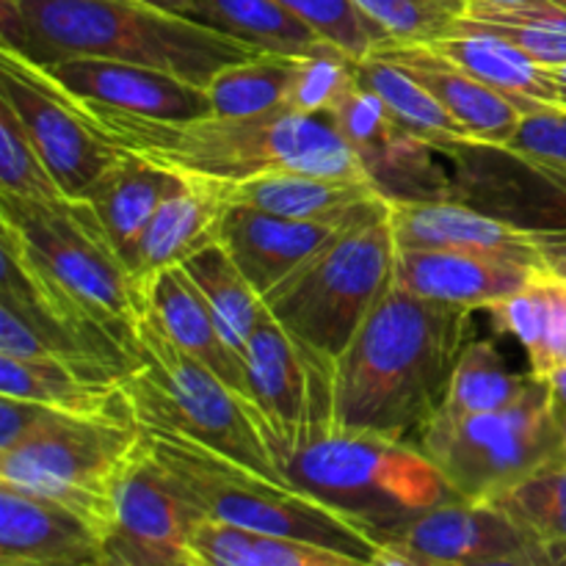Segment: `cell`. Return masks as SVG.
Returning <instances> with one entry per match:
<instances>
[{"mask_svg": "<svg viewBox=\"0 0 566 566\" xmlns=\"http://www.w3.org/2000/svg\"><path fill=\"white\" fill-rule=\"evenodd\" d=\"M0 566H114L103 536L70 509L0 484Z\"/></svg>", "mask_w": 566, "mask_h": 566, "instance_id": "cell-17", "label": "cell"}, {"mask_svg": "<svg viewBox=\"0 0 566 566\" xmlns=\"http://www.w3.org/2000/svg\"><path fill=\"white\" fill-rule=\"evenodd\" d=\"M376 53L396 61L415 81L423 83L440 99L442 108L464 127L470 142L503 147L517 130L523 108L437 53L431 44H387Z\"/></svg>", "mask_w": 566, "mask_h": 566, "instance_id": "cell-23", "label": "cell"}, {"mask_svg": "<svg viewBox=\"0 0 566 566\" xmlns=\"http://www.w3.org/2000/svg\"><path fill=\"white\" fill-rule=\"evenodd\" d=\"M486 313L495 332L525 348L536 376L566 365V280L536 271L523 291L490 304Z\"/></svg>", "mask_w": 566, "mask_h": 566, "instance_id": "cell-28", "label": "cell"}, {"mask_svg": "<svg viewBox=\"0 0 566 566\" xmlns=\"http://www.w3.org/2000/svg\"><path fill=\"white\" fill-rule=\"evenodd\" d=\"M536 265L501 254L457 252V249H398L392 282L423 298L486 310L523 291L534 280Z\"/></svg>", "mask_w": 566, "mask_h": 566, "instance_id": "cell-19", "label": "cell"}, {"mask_svg": "<svg viewBox=\"0 0 566 566\" xmlns=\"http://www.w3.org/2000/svg\"><path fill=\"white\" fill-rule=\"evenodd\" d=\"M188 556L199 566H368L365 558L293 536L258 534L199 520L188 536Z\"/></svg>", "mask_w": 566, "mask_h": 566, "instance_id": "cell-29", "label": "cell"}, {"mask_svg": "<svg viewBox=\"0 0 566 566\" xmlns=\"http://www.w3.org/2000/svg\"><path fill=\"white\" fill-rule=\"evenodd\" d=\"M415 446L462 501L492 503L539 470L566 459L562 423L547 385L503 412L459 415L442 409Z\"/></svg>", "mask_w": 566, "mask_h": 566, "instance_id": "cell-10", "label": "cell"}, {"mask_svg": "<svg viewBox=\"0 0 566 566\" xmlns=\"http://www.w3.org/2000/svg\"><path fill=\"white\" fill-rule=\"evenodd\" d=\"M495 503L539 551L566 556V459L503 492Z\"/></svg>", "mask_w": 566, "mask_h": 566, "instance_id": "cell-36", "label": "cell"}, {"mask_svg": "<svg viewBox=\"0 0 566 566\" xmlns=\"http://www.w3.org/2000/svg\"><path fill=\"white\" fill-rule=\"evenodd\" d=\"M0 235L70 291L136 357L138 310L130 276L83 199L33 202L0 197Z\"/></svg>", "mask_w": 566, "mask_h": 566, "instance_id": "cell-9", "label": "cell"}, {"mask_svg": "<svg viewBox=\"0 0 566 566\" xmlns=\"http://www.w3.org/2000/svg\"><path fill=\"white\" fill-rule=\"evenodd\" d=\"M440 3H446L448 9H453V11H457V14H462L464 6H468V0H440Z\"/></svg>", "mask_w": 566, "mask_h": 566, "instance_id": "cell-50", "label": "cell"}, {"mask_svg": "<svg viewBox=\"0 0 566 566\" xmlns=\"http://www.w3.org/2000/svg\"><path fill=\"white\" fill-rule=\"evenodd\" d=\"M0 99L17 114L64 197L81 199L125 153L88 127L59 83L11 50H0Z\"/></svg>", "mask_w": 566, "mask_h": 566, "instance_id": "cell-11", "label": "cell"}, {"mask_svg": "<svg viewBox=\"0 0 566 566\" xmlns=\"http://www.w3.org/2000/svg\"><path fill=\"white\" fill-rule=\"evenodd\" d=\"M556 566H566V556H564V558H562V562H558Z\"/></svg>", "mask_w": 566, "mask_h": 566, "instance_id": "cell-53", "label": "cell"}, {"mask_svg": "<svg viewBox=\"0 0 566 566\" xmlns=\"http://www.w3.org/2000/svg\"><path fill=\"white\" fill-rule=\"evenodd\" d=\"M252 398L274 459L332 426V363L287 335L274 315H260L247 346Z\"/></svg>", "mask_w": 566, "mask_h": 566, "instance_id": "cell-12", "label": "cell"}, {"mask_svg": "<svg viewBox=\"0 0 566 566\" xmlns=\"http://www.w3.org/2000/svg\"><path fill=\"white\" fill-rule=\"evenodd\" d=\"M282 479L379 545L453 490L415 442L321 429L276 457Z\"/></svg>", "mask_w": 566, "mask_h": 566, "instance_id": "cell-4", "label": "cell"}, {"mask_svg": "<svg viewBox=\"0 0 566 566\" xmlns=\"http://www.w3.org/2000/svg\"><path fill=\"white\" fill-rule=\"evenodd\" d=\"M473 310L392 282L332 365V429L415 442L446 409Z\"/></svg>", "mask_w": 566, "mask_h": 566, "instance_id": "cell-1", "label": "cell"}, {"mask_svg": "<svg viewBox=\"0 0 566 566\" xmlns=\"http://www.w3.org/2000/svg\"><path fill=\"white\" fill-rule=\"evenodd\" d=\"M354 72H357V81L370 88L409 133L429 142L434 149L442 153L451 144L468 142L464 127L442 108L440 99L396 61L370 53L368 59H359L354 64Z\"/></svg>", "mask_w": 566, "mask_h": 566, "instance_id": "cell-31", "label": "cell"}, {"mask_svg": "<svg viewBox=\"0 0 566 566\" xmlns=\"http://www.w3.org/2000/svg\"><path fill=\"white\" fill-rule=\"evenodd\" d=\"M0 396L44 403L81 418L138 426L125 381H97L64 365L0 357Z\"/></svg>", "mask_w": 566, "mask_h": 566, "instance_id": "cell-26", "label": "cell"}, {"mask_svg": "<svg viewBox=\"0 0 566 566\" xmlns=\"http://www.w3.org/2000/svg\"><path fill=\"white\" fill-rule=\"evenodd\" d=\"M142 313L153 315L160 329L177 343L186 354L208 365L216 376L227 381L235 392L254 403L252 381H249L247 363L241 354L230 346V340L221 332L219 318L210 310L208 298L202 296L191 276L177 269H166L149 282L144 293Z\"/></svg>", "mask_w": 566, "mask_h": 566, "instance_id": "cell-24", "label": "cell"}, {"mask_svg": "<svg viewBox=\"0 0 566 566\" xmlns=\"http://www.w3.org/2000/svg\"><path fill=\"white\" fill-rule=\"evenodd\" d=\"M39 70L72 97L111 105L147 119L188 122L213 114L205 86L153 66L105 59H70Z\"/></svg>", "mask_w": 566, "mask_h": 566, "instance_id": "cell-15", "label": "cell"}, {"mask_svg": "<svg viewBox=\"0 0 566 566\" xmlns=\"http://www.w3.org/2000/svg\"><path fill=\"white\" fill-rule=\"evenodd\" d=\"M503 149L531 164L566 169V108L542 103L523 111L517 130L503 144Z\"/></svg>", "mask_w": 566, "mask_h": 566, "instance_id": "cell-41", "label": "cell"}, {"mask_svg": "<svg viewBox=\"0 0 566 566\" xmlns=\"http://www.w3.org/2000/svg\"><path fill=\"white\" fill-rule=\"evenodd\" d=\"M390 44H429L451 33L457 11L440 0H352Z\"/></svg>", "mask_w": 566, "mask_h": 566, "instance_id": "cell-39", "label": "cell"}, {"mask_svg": "<svg viewBox=\"0 0 566 566\" xmlns=\"http://www.w3.org/2000/svg\"><path fill=\"white\" fill-rule=\"evenodd\" d=\"M429 44L503 97L514 99L523 111L542 103L558 105V86L551 66H542L495 33L451 31Z\"/></svg>", "mask_w": 566, "mask_h": 566, "instance_id": "cell-27", "label": "cell"}, {"mask_svg": "<svg viewBox=\"0 0 566 566\" xmlns=\"http://www.w3.org/2000/svg\"><path fill=\"white\" fill-rule=\"evenodd\" d=\"M227 202L247 205L285 219L354 227L390 216V202L368 177L265 175L227 186Z\"/></svg>", "mask_w": 566, "mask_h": 566, "instance_id": "cell-22", "label": "cell"}, {"mask_svg": "<svg viewBox=\"0 0 566 566\" xmlns=\"http://www.w3.org/2000/svg\"><path fill=\"white\" fill-rule=\"evenodd\" d=\"M547 385V396H551V407L553 415H556L558 423H566V365L562 368L551 370L547 376H542Z\"/></svg>", "mask_w": 566, "mask_h": 566, "instance_id": "cell-44", "label": "cell"}, {"mask_svg": "<svg viewBox=\"0 0 566 566\" xmlns=\"http://www.w3.org/2000/svg\"><path fill=\"white\" fill-rule=\"evenodd\" d=\"M142 440L160 473L191 503L199 520L315 542L365 562L374 556L376 542L365 531L296 486L265 479L186 437L142 429Z\"/></svg>", "mask_w": 566, "mask_h": 566, "instance_id": "cell-6", "label": "cell"}, {"mask_svg": "<svg viewBox=\"0 0 566 566\" xmlns=\"http://www.w3.org/2000/svg\"><path fill=\"white\" fill-rule=\"evenodd\" d=\"M539 252L542 271L566 280V224L564 227H542V230H531Z\"/></svg>", "mask_w": 566, "mask_h": 566, "instance_id": "cell-42", "label": "cell"}, {"mask_svg": "<svg viewBox=\"0 0 566 566\" xmlns=\"http://www.w3.org/2000/svg\"><path fill=\"white\" fill-rule=\"evenodd\" d=\"M528 164H531V160H528ZM534 166L566 197V169H558V166H542V164H534Z\"/></svg>", "mask_w": 566, "mask_h": 566, "instance_id": "cell-48", "label": "cell"}, {"mask_svg": "<svg viewBox=\"0 0 566 566\" xmlns=\"http://www.w3.org/2000/svg\"><path fill=\"white\" fill-rule=\"evenodd\" d=\"M354 64H357V59L343 53L335 44L324 48L321 53L307 55V59H298V70L285 108L302 111V114L332 111L337 99L357 83Z\"/></svg>", "mask_w": 566, "mask_h": 566, "instance_id": "cell-40", "label": "cell"}, {"mask_svg": "<svg viewBox=\"0 0 566 566\" xmlns=\"http://www.w3.org/2000/svg\"><path fill=\"white\" fill-rule=\"evenodd\" d=\"M70 99L94 133L125 153L142 155L182 177L235 182L265 175L368 177L332 111L280 108L258 116L147 119L111 105Z\"/></svg>", "mask_w": 566, "mask_h": 566, "instance_id": "cell-2", "label": "cell"}, {"mask_svg": "<svg viewBox=\"0 0 566 566\" xmlns=\"http://www.w3.org/2000/svg\"><path fill=\"white\" fill-rule=\"evenodd\" d=\"M379 545H392L412 556L451 566H473L490 558L539 551L495 503L462 497L418 514Z\"/></svg>", "mask_w": 566, "mask_h": 566, "instance_id": "cell-16", "label": "cell"}, {"mask_svg": "<svg viewBox=\"0 0 566 566\" xmlns=\"http://www.w3.org/2000/svg\"><path fill=\"white\" fill-rule=\"evenodd\" d=\"M545 379L534 370L517 374L492 340H470L453 370L446 409L459 415H486L514 409L534 398Z\"/></svg>", "mask_w": 566, "mask_h": 566, "instance_id": "cell-32", "label": "cell"}, {"mask_svg": "<svg viewBox=\"0 0 566 566\" xmlns=\"http://www.w3.org/2000/svg\"><path fill=\"white\" fill-rule=\"evenodd\" d=\"M193 22L238 39L258 53L285 59H307L329 48L324 36H318L280 0H197Z\"/></svg>", "mask_w": 566, "mask_h": 566, "instance_id": "cell-30", "label": "cell"}, {"mask_svg": "<svg viewBox=\"0 0 566 566\" xmlns=\"http://www.w3.org/2000/svg\"><path fill=\"white\" fill-rule=\"evenodd\" d=\"M562 434H564V451H566V423L562 426Z\"/></svg>", "mask_w": 566, "mask_h": 566, "instance_id": "cell-52", "label": "cell"}, {"mask_svg": "<svg viewBox=\"0 0 566 566\" xmlns=\"http://www.w3.org/2000/svg\"><path fill=\"white\" fill-rule=\"evenodd\" d=\"M451 31L495 33L528 53L542 66L566 64V11L564 9H506L468 0Z\"/></svg>", "mask_w": 566, "mask_h": 566, "instance_id": "cell-35", "label": "cell"}, {"mask_svg": "<svg viewBox=\"0 0 566 566\" xmlns=\"http://www.w3.org/2000/svg\"><path fill=\"white\" fill-rule=\"evenodd\" d=\"M553 77H556V86H558V105L566 108V64L553 66Z\"/></svg>", "mask_w": 566, "mask_h": 566, "instance_id": "cell-49", "label": "cell"}, {"mask_svg": "<svg viewBox=\"0 0 566 566\" xmlns=\"http://www.w3.org/2000/svg\"><path fill=\"white\" fill-rule=\"evenodd\" d=\"M298 59L260 53L221 70L205 86L216 116H258L287 105Z\"/></svg>", "mask_w": 566, "mask_h": 566, "instance_id": "cell-34", "label": "cell"}, {"mask_svg": "<svg viewBox=\"0 0 566 566\" xmlns=\"http://www.w3.org/2000/svg\"><path fill=\"white\" fill-rule=\"evenodd\" d=\"M182 182L186 177L177 171L164 169L142 155L122 153V158L81 197L103 224L125 271L142 232L160 205L180 191Z\"/></svg>", "mask_w": 566, "mask_h": 566, "instance_id": "cell-25", "label": "cell"}, {"mask_svg": "<svg viewBox=\"0 0 566 566\" xmlns=\"http://www.w3.org/2000/svg\"><path fill=\"white\" fill-rule=\"evenodd\" d=\"M346 230L348 227L340 224L285 219L247 205H232L221 219L216 241L224 247L249 285L265 296Z\"/></svg>", "mask_w": 566, "mask_h": 566, "instance_id": "cell-18", "label": "cell"}, {"mask_svg": "<svg viewBox=\"0 0 566 566\" xmlns=\"http://www.w3.org/2000/svg\"><path fill=\"white\" fill-rule=\"evenodd\" d=\"M486 6H506V9H564L566 0H475Z\"/></svg>", "mask_w": 566, "mask_h": 566, "instance_id": "cell-47", "label": "cell"}, {"mask_svg": "<svg viewBox=\"0 0 566 566\" xmlns=\"http://www.w3.org/2000/svg\"><path fill=\"white\" fill-rule=\"evenodd\" d=\"M125 390L142 429L186 437L265 479L285 481L258 407L182 352L147 313L138 315V365Z\"/></svg>", "mask_w": 566, "mask_h": 566, "instance_id": "cell-5", "label": "cell"}, {"mask_svg": "<svg viewBox=\"0 0 566 566\" xmlns=\"http://www.w3.org/2000/svg\"><path fill=\"white\" fill-rule=\"evenodd\" d=\"M182 271L191 276L193 285L208 298L224 337L241 354L243 363H247L249 337H252L260 315L265 313L263 296L249 285L247 276L232 263V258L224 252V247L219 241L208 243L193 258H188L182 263Z\"/></svg>", "mask_w": 566, "mask_h": 566, "instance_id": "cell-33", "label": "cell"}, {"mask_svg": "<svg viewBox=\"0 0 566 566\" xmlns=\"http://www.w3.org/2000/svg\"><path fill=\"white\" fill-rule=\"evenodd\" d=\"M142 3L166 11V14L186 17V20H193L197 14V0H142Z\"/></svg>", "mask_w": 566, "mask_h": 566, "instance_id": "cell-46", "label": "cell"}, {"mask_svg": "<svg viewBox=\"0 0 566 566\" xmlns=\"http://www.w3.org/2000/svg\"><path fill=\"white\" fill-rule=\"evenodd\" d=\"M280 3L307 22L318 36L357 61L390 44L385 31L376 28L352 0H280Z\"/></svg>", "mask_w": 566, "mask_h": 566, "instance_id": "cell-38", "label": "cell"}, {"mask_svg": "<svg viewBox=\"0 0 566 566\" xmlns=\"http://www.w3.org/2000/svg\"><path fill=\"white\" fill-rule=\"evenodd\" d=\"M0 197L33 199V202H59L64 191L44 160L33 149L14 111L0 99Z\"/></svg>", "mask_w": 566, "mask_h": 566, "instance_id": "cell-37", "label": "cell"}, {"mask_svg": "<svg viewBox=\"0 0 566 566\" xmlns=\"http://www.w3.org/2000/svg\"><path fill=\"white\" fill-rule=\"evenodd\" d=\"M558 562L553 556H547L545 551H531L520 553V556H503V558H490V562H479L473 566H556Z\"/></svg>", "mask_w": 566, "mask_h": 566, "instance_id": "cell-45", "label": "cell"}, {"mask_svg": "<svg viewBox=\"0 0 566 566\" xmlns=\"http://www.w3.org/2000/svg\"><path fill=\"white\" fill-rule=\"evenodd\" d=\"M365 175L390 205L451 199V182L437 164L440 149L409 133L363 83H354L332 108Z\"/></svg>", "mask_w": 566, "mask_h": 566, "instance_id": "cell-13", "label": "cell"}, {"mask_svg": "<svg viewBox=\"0 0 566 566\" xmlns=\"http://www.w3.org/2000/svg\"><path fill=\"white\" fill-rule=\"evenodd\" d=\"M138 440L142 426L44 407L25 440L0 451V484L70 509L108 545L116 520V484Z\"/></svg>", "mask_w": 566, "mask_h": 566, "instance_id": "cell-8", "label": "cell"}, {"mask_svg": "<svg viewBox=\"0 0 566 566\" xmlns=\"http://www.w3.org/2000/svg\"><path fill=\"white\" fill-rule=\"evenodd\" d=\"M0 39L3 50L36 66L70 59L125 61L197 86L260 55L202 22L142 0H0Z\"/></svg>", "mask_w": 566, "mask_h": 566, "instance_id": "cell-3", "label": "cell"}, {"mask_svg": "<svg viewBox=\"0 0 566 566\" xmlns=\"http://www.w3.org/2000/svg\"><path fill=\"white\" fill-rule=\"evenodd\" d=\"M390 216L348 227L263 296L276 324L335 365L396 276Z\"/></svg>", "mask_w": 566, "mask_h": 566, "instance_id": "cell-7", "label": "cell"}, {"mask_svg": "<svg viewBox=\"0 0 566 566\" xmlns=\"http://www.w3.org/2000/svg\"><path fill=\"white\" fill-rule=\"evenodd\" d=\"M199 514L169 484L138 440L116 484V520L108 536L114 566H160L188 556Z\"/></svg>", "mask_w": 566, "mask_h": 566, "instance_id": "cell-14", "label": "cell"}, {"mask_svg": "<svg viewBox=\"0 0 566 566\" xmlns=\"http://www.w3.org/2000/svg\"><path fill=\"white\" fill-rule=\"evenodd\" d=\"M368 566H451V564H437L429 558L412 556L407 551H398L392 545H376L374 556L368 558Z\"/></svg>", "mask_w": 566, "mask_h": 566, "instance_id": "cell-43", "label": "cell"}, {"mask_svg": "<svg viewBox=\"0 0 566 566\" xmlns=\"http://www.w3.org/2000/svg\"><path fill=\"white\" fill-rule=\"evenodd\" d=\"M390 224L398 249H457L501 254L542 269L531 230L475 210L453 199L390 205Z\"/></svg>", "mask_w": 566, "mask_h": 566, "instance_id": "cell-21", "label": "cell"}, {"mask_svg": "<svg viewBox=\"0 0 566 566\" xmlns=\"http://www.w3.org/2000/svg\"><path fill=\"white\" fill-rule=\"evenodd\" d=\"M160 566H199L197 562H193L191 556H186V558H177V562H169V564H160Z\"/></svg>", "mask_w": 566, "mask_h": 566, "instance_id": "cell-51", "label": "cell"}, {"mask_svg": "<svg viewBox=\"0 0 566 566\" xmlns=\"http://www.w3.org/2000/svg\"><path fill=\"white\" fill-rule=\"evenodd\" d=\"M227 210L230 202H227L224 182L202 180V177H186L180 191L160 205L127 263L138 310L149 282L160 271L177 269L219 238V224Z\"/></svg>", "mask_w": 566, "mask_h": 566, "instance_id": "cell-20", "label": "cell"}]
</instances>
